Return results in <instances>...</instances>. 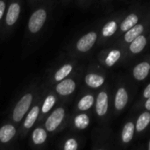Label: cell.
<instances>
[{"instance_id": "1", "label": "cell", "mask_w": 150, "mask_h": 150, "mask_svg": "<svg viewBox=\"0 0 150 150\" xmlns=\"http://www.w3.org/2000/svg\"><path fill=\"white\" fill-rule=\"evenodd\" d=\"M33 102V95L31 93L25 94L16 104L12 112V120L15 122H20L29 111Z\"/></svg>"}, {"instance_id": "2", "label": "cell", "mask_w": 150, "mask_h": 150, "mask_svg": "<svg viewBox=\"0 0 150 150\" xmlns=\"http://www.w3.org/2000/svg\"><path fill=\"white\" fill-rule=\"evenodd\" d=\"M47 19V11L44 9H38L30 17L28 29L32 33H38L44 25Z\"/></svg>"}, {"instance_id": "3", "label": "cell", "mask_w": 150, "mask_h": 150, "mask_svg": "<svg viewBox=\"0 0 150 150\" xmlns=\"http://www.w3.org/2000/svg\"><path fill=\"white\" fill-rule=\"evenodd\" d=\"M64 115H65V111L63 108L60 107L54 110L46 120V123H45L46 129L48 132H53L55 129H57V127L62 122L64 119Z\"/></svg>"}, {"instance_id": "4", "label": "cell", "mask_w": 150, "mask_h": 150, "mask_svg": "<svg viewBox=\"0 0 150 150\" xmlns=\"http://www.w3.org/2000/svg\"><path fill=\"white\" fill-rule=\"evenodd\" d=\"M97 40V33L94 32H90L87 34L83 35L76 43V48L80 52H87L89 51L93 45L95 44Z\"/></svg>"}, {"instance_id": "5", "label": "cell", "mask_w": 150, "mask_h": 150, "mask_svg": "<svg viewBox=\"0 0 150 150\" xmlns=\"http://www.w3.org/2000/svg\"><path fill=\"white\" fill-rule=\"evenodd\" d=\"M75 89H76V83L70 78H67V79L64 78L63 80L60 81V83L56 85V91L62 96L70 95L71 93L74 92Z\"/></svg>"}, {"instance_id": "6", "label": "cell", "mask_w": 150, "mask_h": 150, "mask_svg": "<svg viewBox=\"0 0 150 150\" xmlns=\"http://www.w3.org/2000/svg\"><path fill=\"white\" fill-rule=\"evenodd\" d=\"M20 13V5L18 3H12L10 4L7 13H6V18H5V22L8 25H13L17 20L18 19Z\"/></svg>"}, {"instance_id": "7", "label": "cell", "mask_w": 150, "mask_h": 150, "mask_svg": "<svg viewBox=\"0 0 150 150\" xmlns=\"http://www.w3.org/2000/svg\"><path fill=\"white\" fill-rule=\"evenodd\" d=\"M108 110V96L105 92L102 91L98 94L96 103V112L98 115L104 116Z\"/></svg>"}, {"instance_id": "8", "label": "cell", "mask_w": 150, "mask_h": 150, "mask_svg": "<svg viewBox=\"0 0 150 150\" xmlns=\"http://www.w3.org/2000/svg\"><path fill=\"white\" fill-rule=\"evenodd\" d=\"M15 134L16 128L12 125H4L0 128V142L2 143H7L12 140Z\"/></svg>"}, {"instance_id": "9", "label": "cell", "mask_w": 150, "mask_h": 150, "mask_svg": "<svg viewBox=\"0 0 150 150\" xmlns=\"http://www.w3.org/2000/svg\"><path fill=\"white\" fill-rule=\"evenodd\" d=\"M150 70V64L149 62H141L136 65L134 69V76L137 80H143L145 79Z\"/></svg>"}, {"instance_id": "10", "label": "cell", "mask_w": 150, "mask_h": 150, "mask_svg": "<svg viewBox=\"0 0 150 150\" xmlns=\"http://www.w3.org/2000/svg\"><path fill=\"white\" fill-rule=\"evenodd\" d=\"M127 101H128V95L127 91L124 88H120L115 96V101H114L115 107L118 110H122L127 104Z\"/></svg>"}, {"instance_id": "11", "label": "cell", "mask_w": 150, "mask_h": 150, "mask_svg": "<svg viewBox=\"0 0 150 150\" xmlns=\"http://www.w3.org/2000/svg\"><path fill=\"white\" fill-rule=\"evenodd\" d=\"M39 114H40V107H39L38 105L33 106V107L29 111V112L27 113V116H26L25 119V121H24V127H25V129H30V128L34 125V123L36 122Z\"/></svg>"}, {"instance_id": "12", "label": "cell", "mask_w": 150, "mask_h": 150, "mask_svg": "<svg viewBox=\"0 0 150 150\" xmlns=\"http://www.w3.org/2000/svg\"><path fill=\"white\" fill-rule=\"evenodd\" d=\"M147 44V40L144 36L142 35H139L138 37H136L130 45V50L132 53L134 54H138L140 52H142L145 46Z\"/></svg>"}, {"instance_id": "13", "label": "cell", "mask_w": 150, "mask_h": 150, "mask_svg": "<svg viewBox=\"0 0 150 150\" xmlns=\"http://www.w3.org/2000/svg\"><path fill=\"white\" fill-rule=\"evenodd\" d=\"M47 137V134L46 130L41 127H38V128L34 129L32 134V140L35 145L43 144L46 142Z\"/></svg>"}, {"instance_id": "14", "label": "cell", "mask_w": 150, "mask_h": 150, "mask_svg": "<svg viewBox=\"0 0 150 150\" xmlns=\"http://www.w3.org/2000/svg\"><path fill=\"white\" fill-rule=\"evenodd\" d=\"M143 32V25L140 24H136L132 28H130L128 31H127L125 34V40L127 42H132L136 37L141 35V33Z\"/></svg>"}, {"instance_id": "15", "label": "cell", "mask_w": 150, "mask_h": 150, "mask_svg": "<svg viewBox=\"0 0 150 150\" xmlns=\"http://www.w3.org/2000/svg\"><path fill=\"white\" fill-rule=\"evenodd\" d=\"M105 82L104 77L96 74H89L85 76V83L91 88H98Z\"/></svg>"}, {"instance_id": "16", "label": "cell", "mask_w": 150, "mask_h": 150, "mask_svg": "<svg viewBox=\"0 0 150 150\" xmlns=\"http://www.w3.org/2000/svg\"><path fill=\"white\" fill-rule=\"evenodd\" d=\"M134 125L132 122H128L125 125L123 131H122V141L125 143H128L129 142L132 141L133 136H134Z\"/></svg>"}, {"instance_id": "17", "label": "cell", "mask_w": 150, "mask_h": 150, "mask_svg": "<svg viewBox=\"0 0 150 150\" xmlns=\"http://www.w3.org/2000/svg\"><path fill=\"white\" fill-rule=\"evenodd\" d=\"M150 123V113L143 112L140 115L136 122V130L138 132L143 131Z\"/></svg>"}, {"instance_id": "18", "label": "cell", "mask_w": 150, "mask_h": 150, "mask_svg": "<svg viewBox=\"0 0 150 150\" xmlns=\"http://www.w3.org/2000/svg\"><path fill=\"white\" fill-rule=\"evenodd\" d=\"M138 22V17L136 14H130L128 15L121 23L120 28L122 31H128L130 28H132L134 25H135Z\"/></svg>"}, {"instance_id": "19", "label": "cell", "mask_w": 150, "mask_h": 150, "mask_svg": "<svg viewBox=\"0 0 150 150\" xmlns=\"http://www.w3.org/2000/svg\"><path fill=\"white\" fill-rule=\"evenodd\" d=\"M72 69H73V67L70 64H65V65H63L61 69H59L56 71V73L54 75L55 81L60 82V81L63 80L64 78H66V76H68L70 74V72L72 71Z\"/></svg>"}, {"instance_id": "20", "label": "cell", "mask_w": 150, "mask_h": 150, "mask_svg": "<svg viewBox=\"0 0 150 150\" xmlns=\"http://www.w3.org/2000/svg\"><path fill=\"white\" fill-rule=\"evenodd\" d=\"M93 103H94V98L91 95H86L78 102L77 107L81 111H86L92 106Z\"/></svg>"}, {"instance_id": "21", "label": "cell", "mask_w": 150, "mask_h": 150, "mask_svg": "<svg viewBox=\"0 0 150 150\" xmlns=\"http://www.w3.org/2000/svg\"><path fill=\"white\" fill-rule=\"evenodd\" d=\"M90 124V119L89 117L84 114H79L75 118V126L78 128V129H85Z\"/></svg>"}, {"instance_id": "22", "label": "cell", "mask_w": 150, "mask_h": 150, "mask_svg": "<svg viewBox=\"0 0 150 150\" xmlns=\"http://www.w3.org/2000/svg\"><path fill=\"white\" fill-rule=\"evenodd\" d=\"M55 101H56V98L54 95H48L43 102V105L41 107V112L43 113L48 112L53 108V106L54 105Z\"/></svg>"}, {"instance_id": "23", "label": "cell", "mask_w": 150, "mask_h": 150, "mask_svg": "<svg viewBox=\"0 0 150 150\" xmlns=\"http://www.w3.org/2000/svg\"><path fill=\"white\" fill-rule=\"evenodd\" d=\"M117 30V23L115 21H110L105 25L102 30V33L105 37H110L114 34Z\"/></svg>"}, {"instance_id": "24", "label": "cell", "mask_w": 150, "mask_h": 150, "mask_svg": "<svg viewBox=\"0 0 150 150\" xmlns=\"http://www.w3.org/2000/svg\"><path fill=\"white\" fill-rule=\"evenodd\" d=\"M120 55H121L120 51H119V50H112L108 54V55H107V57L105 59L106 65L109 66V67H112V65H114L115 62H117L118 60L120 58Z\"/></svg>"}, {"instance_id": "25", "label": "cell", "mask_w": 150, "mask_h": 150, "mask_svg": "<svg viewBox=\"0 0 150 150\" xmlns=\"http://www.w3.org/2000/svg\"><path fill=\"white\" fill-rule=\"evenodd\" d=\"M77 148H78V144L75 139H69L64 145L65 150H76Z\"/></svg>"}, {"instance_id": "26", "label": "cell", "mask_w": 150, "mask_h": 150, "mask_svg": "<svg viewBox=\"0 0 150 150\" xmlns=\"http://www.w3.org/2000/svg\"><path fill=\"white\" fill-rule=\"evenodd\" d=\"M5 11V3L3 0H0V20L2 19Z\"/></svg>"}, {"instance_id": "27", "label": "cell", "mask_w": 150, "mask_h": 150, "mask_svg": "<svg viewBox=\"0 0 150 150\" xmlns=\"http://www.w3.org/2000/svg\"><path fill=\"white\" fill-rule=\"evenodd\" d=\"M143 96H144V98H150V83L146 87V89H145V91H144V92H143Z\"/></svg>"}, {"instance_id": "28", "label": "cell", "mask_w": 150, "mask_h": 150, "mask_svg": "<svg viewBox=\"0 0 150 150\" xmlns=\"http://www.w3.org/2000/svg\"><path fill=\"white\" fill-rule=\"evenodd\" d=\"M145 107H146V109H147V110L150 111V98H148V100L146 101Z\"/></svg>"}, {"instance_id": "29", "label": "cell", "mask_w": 150, "mask_h": 150, "mask_svg": "<svg viewBox=\"0 0 150 150\" xmlns=\"http://www.w3.org/2000/svg\"><path fill=\"white\" fill-rule=\"evenodd\" d=\"M149 150H150V142H149Z\"/></svg>"}]
</instances>
